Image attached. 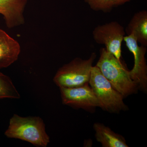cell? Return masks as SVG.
Here are the masks:
<instances>
[{"label":"cell","mask_w":147,"mask_h":147,"mask_svg":"<svg viewBox=\"0 0 147 147\" xmlns=\"http://www.w3.org/2000/svg\"><path fill=\"white\" fill-rule=\"evenodd\" d=\"M95 137L102 147H128L125 139L103 124L96 123L93 125Z\"/></svg>","instance_id":"obj_10"},{"label":"cell","mask_w":147,"mask_h":147,"mask_svg":"<svg viewBox=\"0 0 147 147\" xmlns=\"http://www.w3.org/2000/svg\"><path fill=\"white\" fill-rule=\"evenodd\" d=\"M96 66L113 88L124 98L136 93L139 89L137 84L131 79L127 70L111 53L102 47Z\"/></svg>","instance_id":"obj_1"},{"label":"cell","mask_w":147,"mask_h":147,"mask_svg":"<svg viewBox=\"0 0 147 147\" xmlns=\"http://www.w3.org/2000/svg\"><path fill=\"white\" fill-rule=\"evenodd\" d=\"M123 41L134 56V66L129 71L130 77L138 85L139 89L146 92L147 90V65L145 56L147 47L139 46L133 35L125 36Z\"/></svg>","instance_id":"obj_7"},{"label":"cell","mask_w":147,"mask_h":147,"mask_svg":"<svg viewBox=\"0 0 147 147\" xmlns=\"http://www.w3.org/2000/svg\"><path fill=\"white\" fill-rule=\"evenodd\" d=\"M59 89L64 105L89 112H93L99 107L98 100L89 84L75 88L60 87Z\"/></svg>","instance_id":"obj_6"},{"label":"cell","mask_w":147,"mask_h":147,"mask_svg":"<svg viewBox=\"0 0 147 147\" xmlns=\"http://www.w3.org/2000/svg\"><path fill=\"white\" fill-rule=\"evenodd\" d=\"M89 84L102 110L117 113L128 110L122 95L113 88L96 65L92 67Z\"/></svg>","instance_id":"obj_3"},{"label":"cell","mask_w":147,"mask_h":147,"mask_svg":"<svg viewBox=\"0 0 147 147\" xmlns=\"http://www.w3.org/2000/svg\"><path fill=\"white\" fill-rule=\"evenodd\" d=\"M125 34L124 27L116 21L98 25L92 33L94 41L105 45L106 50L121 62V44Z\"/></svg>","instance_id":"obj_5"},{"label":"cell","mask_w":147,"mask_h":147,"mask_svg":"<svg viewBox=\"0 0 147 147\" xmlns=\"http://www.w3.org/2000/svg\"><path fill=\"white\" fill-rule=\"evenodd\" d=\"M21 51L18 41L0 29V69L8 67L14 63Z\"/></svg>","instance_id":"obj_9"},{"label":"cell","mask_w":147,"mask_h":147,"mask_svg":"<svg viewBox=\"0 0 147 147\" xmlns=\"http://www.w3.org/2000/svg\"><path fill=\"white\" fill-rule=\"evenodd\" d=\"M96 55L92 53L88 59L80 57L73 59L64 65L55 74L53 81L59 88H75L89 84L93 63Z\"/></svg>","instance_id":"obj_4"},{"label":"cell","mask_w":147,"mask_h":147,"mask_svg":"<svg viewBox=\"0 0 147 147\" xmlns=\"http://www.w3.org/2000/svg\"><path fill=\"white\" fill-rule=\"evenodd\" d=\"M90 8L95 11L109 12L113 7L110 0H84Z\"/></svg>","instance_id":"obj_13"},{"label":"cell","mask_w":147,"mask_h":147,"mask_svg":"<svg viewBox=\"0 0 147 147\" xmlns=\"http://www.w3.org/2000/svg\"><path fill=\"white\" fill-rule=\"evenodd\" d=\"M9 138L20 139L37 147H46L50 142L43 120L39 117H21L14 114L5 132Z\"/></svg>","instance_id":"obj_2"},{"label":"cell","mask_w":147,"mask_h":147,"mask_svg":"<svg viewBox=\"0 0 147 147\" xmlns=\"http://www.w3.org/2000/svg\"><path fill=\"white\" fill-rule=\"evenodd\" d=\"M28 0H0V14L11 29L25 24L24 9Z\"/></svg>","instance_id":"obj_8"},{"label":"cell","mask_w":147,"mask_h":147,"mask_svg":"<svg viewBox=\"0 0 147 147\" xmlns=\"http://www.w3.org/2000/svg\"><path fill=\"white\" fill-rule=\"evenodd\" d=\"M127 35H133L141 45L147 46V11H140L133 15L125 30Z\"/></svg>","instance_id":"obj_11"},{"label":"cell","mask_w":147,"mask_h":147,"mask_svg":"<svg viewBox=\"0 0 147 147\" xmlns=\"http://www.w3.org/2000/svg\"><path fill=\"white\" fill-rule=\"evenodd\" d=\"M20 98L17 89L8 76L0 72V99Z\"/></svg>","instance_id":"obj_12"},{"label":"cell","mask_w":147,"mask_h":147,"mask_svg":"<svg viewBox=\"0 0 147 147\" xmlns=\"http://www.w3.org/2000/svg\"><path fill=\"white\" fill-rule=\"evenodd\" d=\"M131 1L132 0H110L113 7L122 5Z\"/></svg>","instance_id":"obj_14"}]
</instances>
